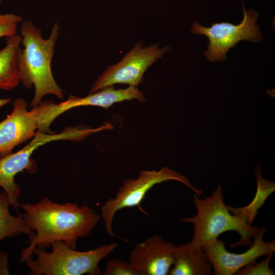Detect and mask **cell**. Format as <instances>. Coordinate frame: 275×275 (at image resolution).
<instances>
[{"label":"cell","instance_id":"cell-1","mask_svg":"<svg viewBox=\"0 0 275 275\" xmlns=\"http://www.w3.org/2000/svg\"><path fill=\"white\" fill-rule=\"evenodd\" d=\"M24 225L33 233L29 235V245L20 253V263L33 257L35 248L45 249L55 241H63L77 249L79 238L91 233L101 216L88 206L77 203L53 202L44 198L34 204H20Z\"/></svg>","mask_w":275,"mask_h":275},{"label":"cell","instance_id":"cell-2","mask_svg":"<svg viewBox=\"0 0 275 275\" xmlns=\"http://www.w3.org/2000/svg\"><path fill=\"white\" fill-rule=\"evenodd\" d=\"M21 43L17 57L20 82L26 89L34 87L30 106H36L47 95L59 99L64 92L56 81L51 70V62L59 36L60 26L54 22L48 38L42 36L41 30L30 20L22 21L20 27Z\"/></svg>","mask_w":275,"mask_h":275},{"label":"cell","instance_id":"cell-3","mask_svg":"<svg viewBox=\"0 0 275 275\" xmlns=\"http://www.w3.org/2000/svg\"><path fill=\"white\" fill-rule=\"evenodd\" d=\"M194 204L197 209L196 215L180 218L182 222L193 225V237L189 242L193 246L203 248L228 231H236L240 236V239L231 244V247L251 246V239L257 234L259 228L248 224L244 218L230 212L224 202L220 185L210 197L205 199L195 194Z\"/></svg>","mask_w":275,"mask_h":275},{"label":"cell","instance_id":"cell-4","mask_svg":"<svg viewBox=\"0 0 275 275\" xmlns=\"http://www.w3.org/2000/svg\"><path fill=\"white\" fill-rule=\"evenodd\" d=\"M52 251L35 248L32 257L24 263L31 275H81L101 274L99 262L118 246L116 243L102 245L93 250L78 251L63 241L53 242Z\"/></svg>","mask_w":275,"mask_h":275},{"label":"cell","instance_id":"cell-5","mask_svg":"<svg viewBox=\"0 0 275 275\" xmlns=\"http://www.w3.org/2000/svg\"><path fill=\"white\" fill-rule=\"evenodd\" d=\"M92 132L90 128L68 127L59 133H47L37 130L28 144L18 151L0 158V186L7 194L11 205L18 213L20 203L18 198L21 193L19 186L15 182V177L26 170L34 173L36 167L31 157L39 147L48 143L60 140L79 141Z\"/></svg>","mask_w":275,"mask_h":275},{"label":"cell","instance_id":"cell-6","mask_svg":"<svg viewBox=\"0 0 275 275\" xmlns=\"http://www.w3.org/2000/svg\"><path fill=\"white\" fill-rule=\"evenodd\" d=\"M168 180L179 181L200 196L203 191L195 187L184 176L163 167L159 171H141L135 179L125 180L120 186L116 197L109 199L102 206L101 216L103 219L106 232L111 236L114 234L112 224L115 214L125 208L138 206L143 212L140 204L147 192L155 185Z\"/></svg>","mask_w":275,"mask_h":275},{"label":"cell","instance_id":"cell-7","mask_svg":"<svg viewBox=\"0 0 275 275\" xmlns=\"http://www.w3.org/2000/svg\"><path fill=\"white\" fill-rule=\"evenodd\" d=\"M243 13V19L237 25L221 22L206 27L200 24L197 21L193 23L191 33L205 35L209 39L208 49L204 52V56L208 61L224 62L227 59V52L240 41L259 43L262 40V33L256 24L258 13L251 9L246 10L244 5Z\"/></svg>","mask_w":275,"mask_h":275},{"label":"cell","instance_id":"cell-8","mask_svg":"<svg viewBox=\"0 0 275 275\" xmlns=\"http://www.w3.org/2000/svg\"><path fill=\"white\" fill-rule=\"evenodd\" d=\"M169 49L168 46L159 48L158 44L143 47L142 43H137L119 63L103 72L92 87L90 93L117 84L138 86L147 69Z\"/></svg>","mask_w":275,"mask_h":275},{"label":"cell","instance_id":"cell-9","mask_svg":"<svg viewBox=\"0 0 275 275\" xmlns=\"http://www.w3.org/2000/svg\"><path fill=\"white\" fill-rule=\"evenodd\" d=\"M53 101H42L31 111L22 98L13 101L12 113L0 122V158L12 153L17 145L33 138L43 115Z\"/></svg>","mask_w":275,"mask_h":275},{"label":"cell","instance_id":"cell-10","mask_svg":"<svg viewBox=\"0 0 275 275\" xmlns=\"http://www.w3.org/2000/svg\"><path fill=\"white\" fill-rule=\"evenodd\" d=\"M266 228H259L250 248L241 254L227 251L222 240L215 239L203 248L211 262L216 275H232L243 267L256 262L260 257L267 256L275 251V241L264 240Z\"/></svg>","mask_w":275,"mask_h":275},{"label":"cell","instance_id":"cell-11","mask_svg":"<svg viewBox=\"0 0 275 275\" xmlns=\"http://www.w3.org/2000/svg\"><path fill=\"white\" fill-rule=\"evenodd\" d=\"M100 90L84 97L70 95L68 99L58 104L52 102L43 116L38 130L47 133H52L50 129L52 122L62 114L74 107L96 106L106 109L115 103L125 100L135 99L141 102L146 101L142 92L133 86L118 90L111 86Z\"/></svg>","mask_w":275,"mask_h":275},{"label":"cell","instance_id":"cell-12","mask_svg":"<svg viewBox=\"0 0 275 275\" xmlns=\"http://www.w3.org/2000/svg\"><path fill=\"white\" fill-rule=\"evenodd\" d=\"M176 246L159 235H153L137 244L128 261L139 275H166L174 262Z\"/></svg>","mask_w":275,"mask_h":275},{"label":"cell","instance_id":"cell-13","mask_svg":"<svg viewBox=\"0 0 275 275\" xmlns=\"http://www.w3.org/2000/svg\"><path fill=\"white\" fill-rule=\"evenodd\" d=\"M213 272L212 265L202 248L193 246L190 242L176 246L169 274L211 275Z\"/></svg>","mask_w":275,"mask_h":275},{"label":"cell","instance_id":"cell-14","mask_svg":"<svg viewBox=\"0 0 275 275\" xmlns=\"http://www.w3.org/2000/svg\"><path fill=\"white\" fill-rule=\"evenodd\" d=\"M21 36L15 34L6 38V45L0 49V89L10 91L20 82L17 65Z\"/></svg>","mask_w":275,"mask_h":275},{"label":"cell","instance_id":"cell-15","mask_svg":"<svg viewBox=\"0 0 275 275\" xmlns=\"http://www.w3.org/2000/svg\"><path fill=\"white\" fill-rule=\"evenodd\" d=\"M255 176L257 190L252 201L248 205L239 208L227 205L228 209L231 213L244 218L251 225L255 219L259 210L275 190L274 182L263 178L261 167L259 165L255 168Z\"/></svg>","mask_w":275,"mask_h":275},{"label":"cell","instance_id":"cell-16","mask_svg":"<svg viewBox=\"0 0 275 275\" xmlns=\"http://www.w3.org/2000/svg\"><path fill=\"white\" fill-rule=\"evenodd\" d=\"M11 205L5 191L0 193V241L5 238L33 233L23 223L21 215H12L9 210Z\"/></svg>","mask_w":275,"mask_h":275},{"label":"cell","instance_id":"cell-17","mask_svg":"<svg viewBox=\"0 0 275 275\" xmlns=\"http://www.w3.org/2000/svg\"><path fill=\"white\" fill-rule=\"evenodd\" d=\"M104 275H139L129 261L114 258L108 261L104 269Z\"/></svg>","mask_w":275,"mask_h":275},{"label":"cell","instance_id":"cell-18","mask_svg":"<svg viewBox=\"0 0 275 275\" xmlns=\"http://www.w3.org/2000/svg\"><path fill=\"white\" fill-rule=\"evenodd\" d=\"M272 253L267 255L266 257L259 263L256 262L248 265L235 274L237 275H274V270L270 267L269 263Z\"/></svg>","mask_w":275,"mask_h":275},{"label":"cell","instance_id":"cell-19","mask_svg":"<svg viewBox=\"0 0 275 275\" xmlns=\"http://www.w3.org/2000/svg\"><path fill=\"white\" fill-rule=\"evenodd\" d=\"M23 18L14 13L0 14V38L17 34L18 24Z\"/></svg>","mask_w":275,"mask_h":275},{"label":"cell","instance_id":"cell-20","mask_svg":"<svg viewBox=\"0 0 275 275\" xmlns=\"http://www.w3.org/2000/svg\"><path fill=\"white\" fill-rule=\"evenodd\" d=\"M9 256L6 252H0V275L10 274L8 269Z\"/></svg>","mask_w":275,"mask_h":275},{"label":"cell","instance_id":"cell-21","mask_svg":"<svg viewBox=\"0 0 275 275\" xmlns=\"http://www.w3.org/2000/svg\"><path fill=\"white\" fill-rule=\"evenodd\" d=\"M11 100V98H0V108L9 103Z\"/></svg>","mask_w":275,"mask_h":275},{"label":"cell","instance_id":"cell-22","mask_svg":"<svg viewBox=\"0 0 275 275\" xmlns=\"http://www.w3.org/2000/svg\"><path fill=\"white\" fill-rule=\"evenodd\" d=\"M4 0H0V5L3 3Z\"/></svg>","mask_w":275,"mask_h":275}]
</instances>
